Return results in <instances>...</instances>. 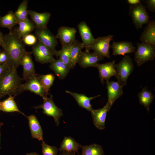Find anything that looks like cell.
Masks as SVG:
<instances>
[{
  "mask_svg": "<svg viewBox=\"0 0 155 155\" xmlns=\"http://www.w3.org/2000/svg\"><path fill=\"white\" fill-rule=\"evenodd\" d=\"M23 80L17 70L9 69L0 78V98L8 95L16 96Z\"/></svg>",
  "mask_w": 155,
  "mask_h": 155,
  "instance_id": "2",
  "label": "cell"
},
{
  "mask_svg": "<svg viewBox=\"0 0 155 155\" xmlns=\"http://www.w3.org/2000/svg\"><path fill=\"white\" fill-rule=\"evenodd\" d=\"M65 92L72 96L80 106L90 113L93 110L90 104L91 101L100 96L99 95L93 97H88L85 94L73 92L69 90H66Z\"/></svg>",
  "mask_w": 155,
  "mask_h": 155,
  "instance_id": "21",
  "label": "cell"
},
{
  "mask_svg": "<svg viewBox=\"0 0 155 155\" xmlns=\"http://www.w3.org/2000/svg\"><path fill=\"white\" fill-rule=\"evenodd\" d=\"M43 155H57L58 149L55 146H51L42 142L41 144Z\"/></svg>",
  "mask_w": 155,
  "mask_h": 155,
  "instance_id": "34",
  "label": "cell"
},
{
  "mask_svg": "<svg viewBox=\"0 0 155 155\" xmlns=\"http://www.w3.org/2000/svg\"><path fill=\"white\" fill-rule=\"evenodd\" d=\"M72 44L62 46L61 50L56 51L54 55L57 57L59 56V58L70 69H71L70 57Z\"/></svg>",
  "mask_w": 155,
  "mask_h": 155,
  "instance_id": "31",
  "label": "cell"
},
{
  "mask_svg": "<svg viewBox=\"0 0 155 155\" xmlns=\"http://www.w3.org/2000/svg\"><path fill=\"white\" fill-rule=\"evenodd\" d=\"M128 3L130 5H135L141 3L140 0H127Z\"/></svg>",
  "mask_w": 155,
  "mask_h": 155,
  "instance_id": "39",
  "label": "cell"
},
{
  "mask_svg": "<svg viewBox=\"0 0 155 155\" xmlns=\"http://www.w3.org/2000/svg\"><path fill=\"white\" fill-rule=\"evenodd\" d=\"M76 32L75 28L61 26L58 28L55 36L60 40L62 46H65L71 44L76 40Z\"/></svg>",
  "mask_w": 155,
  "mask_h": 155,
  "instance_id": "12",
  "label": "cell"
},
{
  "mask_svg": "<svg viewBox=\"0 0 155 155\" xmlns=\"http://www.w3.org/2000/svg\"><path fill=\"white\" fill-rule=\"evenodd\" d=\"M4 35L2 32L0 30V44L2 45L3 42Z\"/></svg>",
  "mask_w": 155,
  "mask_h": 155,
  "instance_id": "41",
  "label": "cell"
},
{
  "mask_svg": "<svg viewBox=\"0 0 155 155\" xmlns=\"http://www.w3.org/2000/svg\"><path fill=\"white\" fill-rule=\"evenodd\" d=\"M0 99H1V98H0ZM0 111H1V110H0Z\"/></svg>",
  "mask_w": 155,
  "mask_h": 155,
  "instance_id": "45",
  "label": "cell"
},
{
  "mask_svg": "<svg viewBox=\"0 0 155 155\" xmlns=\"http://www.w3.org/2000/svg\"><path fill=\"white\" fill-rule=\"evenodd\" d=\"M32 53L37 62L42 64L51 63L55 59L51 51L38 41L32 47Z\"/></svg>",
  "mask_w": 155,
  "mask_h": 155,
  "instance_id": "7",
  "label": "cell"
},
{
  "mask_svg": "<svg viewBox=\"0 0 155 155\" xmlns=\"http://www.w3.org/2000/svg\"><path fill=\"white\" fill-rule=\"evenodd\" d=\"M59 155H76L75 153L73 152H62Z\"/></svg>",
  "mask_w": 155,
  "mask_h": 155,
  "instance_id": "40",
  "label": "cell"
},
{
  "mask_svg": "<svg viewBox=\"0 0 155 155\" xmlns=\"http://www.w3.org/2000/svg\"><path fill=\"white\" fill-rule=\"evenodd\" d=\"M108 100L106 103L111 108L116 100L123 94V87L117 82L106 81Z\"/></svg>",
  "mask_w": 155,
  "mask_h": 155,
  "instance_id": "15",
  "label": "cell"
},
{
  "mask_svg": "<svg viewBox=\"0 0 155 155\" xmlns=\"http://www.w3.org/2000/svg\"><path fill=\"white\" fill-rule=\"evenodd\" d=\"M1 46V45L0 44V46ZM1 51V50H0V52Z\"/></svg>",
  "mask_w": 155,
  "mask_h": 155,
  "instance_id": "44",
  "label": "cell"
},
{
  "mask_svg": "<svg viewBox=\"0 0 155 155\" xmlns=\"http://www.w3.org/2000/svg\"><path fill=\"white\" fill-rule=\"evenodd\" d=\"M16 96H10L6 99L0 102V110L4 112H18L26 117L24 113L18 109L16 103L14 100Z\"/></svg>",
  "mask_w": 155,
  "mask_h": 155,
  "instance_id": "27",
  "label": "cell"
},
{
  "mask_svg": "<svg viewBox=\"0 0 155 155\" xmlns=\"http://www.w3.org/2000/svg\"><path fill=\"white\" fill-rule=\"evenodd\" d=\"M81 145L70 136H65L58 149L60 152L78 153Z\"/></svg>",
  "mask_w": 155,
  "mask_h": 155,
  "instance_id": "24",
  "label": "cell"
},
{
  "mask_svg": "<svg viewBox=\"0 0 155 155\" xmlns=\"http://www.w3.org/2000/svg\"><path fill=\"white\" fill-rule=\"evenodd\" d=\"M113 35H109L95 39L91 45V50L104 58L110 59V42L113 39Z\"/></svg>",
  "mask_w": 155,
  "mask_h": 155,
  "instance_id": "10",
  "label": "cell"
},
{
  "mask_svg": "<svg viewBox=\"0 0 155 155\" xmlns=\"http://www.w3.org/2000/svg\"><path fill=\"white\" fill-rule=\"evenodd\" d=\"M111 47L112 49V55H124L125 54L134 52L136 48L132 43L128 41H113Z\"/></svg>",
  "mask_w": 155,
  "mask_h": 155,
  "instance_id": "19",
  "label": "cell"
},
{
  "mask_svg": "<svg viewBox=\"0 0 155 155\" xmlns=\"http://www.w3.org/2000/svg\"><path fill=\"white\" fill-rule=\"evenodd\" d=\"M28 12L36 28L47 27L51 16L49 12L38 13L32 10H28Z\"/></svg>",
  "mask_w": 155,
  "mask_h": 155,
  "instance_id": "20",
  "label": "cell"
},
{
  "mask_svg": "<svg viewBox=\"0 0 155 155\" xmlns=\"http://www.w3.org/2000/svg\"><path fill=\"white\" fill-rule=\"evenodd\" d=\"M3 123L2 122H0V149H1V146H0V136H1V131H0V129H1V127L3 125Z\"/></svg>",
  "mask_w": 155,
  "mask_h": 155,
  "instance_id": "43",
  "label": "cell"
},
{
  "mask_svg": "<svg viewBox=\"0 0 155 155\" xmlns=\"http://www.w3.org/2000/svg\"><path fill=\"white\" fill-rule=\"evenodd\" d=\"M82 149L81 155H104L102 147L96 144L88 145H80Z\"/></svg>",
  "mask_w": 155,
  "mask_h": 155,
  "instance_id": "30",
  "label": "cell"
},
{
  "mask_svg": "<svg viewBox=\"0 0 155 155\" xmlns=\"http://www.w3.org/2000/svg\"><path fill=\"white\" fill-rule=\"evenodd\" d=\"M32 53V52L26 51L22 58L20 62V65H22L23 67L22 78L23 81H26L37 74L34 69V65L31 57Z\"/></svg>",
  "mask_w": 155,
  "mask_h": 155,
  "instance_id": "14",
  "label": "cell"
},
{
  "mask_svg": "<svg viewBox=\"0 0 155 155\" xmlns=\"http://www.w3.org/2000/svg\"><path fill=\"white\" fill-rule=\"evenodd\" d=\"M115 61L113 60L105 63H98L96 67L98 69L101 82L104 84V80L108 81L113 76H117V73L115 67Z\"/></svg>",
  "mask_w": 155,
  "mask_h": 155,
  "instance_id": "13",
  "label": "cell"
},
{
  "mask_svg": "<svg viewBox=\"0 0 155 155\" xmlns=\"http://www.w3.org/2000/svg\"><path fill=\"white\" fill-rule=\"evenodd\" d=\"M35 109L42 108L43 113L47 115L53 117L57 126L59 124L60 118L63 115L62 110L58 107L54 102L53 96L46 98L42 104L33 107Z\"/></svg>",
  "mask_w": 155,
  "mask_h": 155,
  "instance_id": "6",
  "label": "cell"
},
{
  "mask_svg": "<svg viewBox=\"0 0 155 155\" xmlns=\"http://www.w3.org/2000/svg\"><path fill=\"white\" fill-rule=\"evenodd\" d=\"M134 52V61L138 66L146 62L153 61L155 57V46L137 42Z\"/></svg>",
  "mask_w": 155,
  "mask_h": 155,
  "instance_id": "4",
  "label": "cell"
},
{
  "mask_svg": "<svg viewBox=\"0 0 155 155\" xmlns=\"http://www.w3.org/2000/svg\"><path fill=\"white\" fill-rule=\"evenodd\" d=\"M20 86L18 94L26 90H28L41 96L44 100L47 95L42 87L40 81V75L37 74L29 79Z\"/></svg>",
  "mask_w": 155,
  "mask_h": 155,
  "instance_id": "9",
  "label": "cell"
},
{
  "mask_svg": "<svg viewBox=\"0 0 155 155\" xmlns=\"http://www.w3.org/2000/svg\"><path fill=\"white\" fill-rule=\"evenodd\" d=\"M28 2V0H23L19 4L17 9L14 13L18 22L28 18L27 10Z\"/></svg>",
  "mask_w": 155,
  "mask_h": 155,
  "instance_id": "32",
  "label": "cell"
},
{
  "mask_svg": "<svg viewBox=\"0 0 155 155\" xmlns=\"http://www.w3.org/2000/svg\"><path fill=\"white\" fill-rule=\"evenodd\" d=\"M18 24L19 26L15 30L21 38L25 35L30 34L36 28L32 21L28 18L20 21Z\"/></svg>",
  "mask_w": 155,
  "mask_h": 155,
  "instance_id": "25",
  "label": "cell"
},
{
  "mask_svg": "<svg viewBox=\"0 0 155 155\" xmlns=\"http://www.w3.org/2000/svg\"><path fill=\"white\" fill-rule=\"evenodd\" d=\"M1 16H0V17Z\"/></svg>",
  "mask_w": 155,
  "mask_h": 155,
  "instance_id": "46",
  "label": "cell"
},
{
  "mask_svg": "<svg viewBox=\"0 0 155 155\" xmlns=\"http://www.w3.org/2000/svg\"><path fill=\"white\" fill-rule=\"evenodd\" d=\"M129 13L136 29L141 28L144 24H147L149 17L146 7L141 3L130 6Z\"/></svg>",
  "mask_w": 155,
  "mask_h": 155,
  "instance_id": "5",
  "label": "cell"
},
{
  "mask_svg": "<svg viewBox=\"0 0 155 155\" xmlns=\"http://www.w3.org/2000/svg\"><path fill=\"white\" fill-rule=\"evenodd\" d=\"M115 67L117 73V82L123 87L127 84L128 78L133 70L132 59L129 56L126 55L119 62L115 64Z\"/></svg>",
  "mask_w": 155,
  "mask_h": 155,
  "instance_id": "3",
  "label": "cell"
},
{
  "mask_svg": "<svg viewBox=\"0 0 155 155\" xmlns=\"http://www.w3.org/2000/svg\"><path fill=\"white\" fill-rule=\"evenodd\" d=\"M18 24L14 13L11 11H9L5 16L0 17V26L4 28H6L11 31L14 26Z\"/></svg>",
  "mask_w": 155,
  "mask_h": 155,
  "instance_id": "29",
  "label": "cell"
},
{
  "mask_svg": "<svg viewBox=\"0 0 155 155\" xmlns=\"http://www.w3.org/2000/svg\"><path fill=\"white\" fill-rule=\"evenodd\" d=\"M35 33L38 40L49 48L54 55L55 47L58 44L56 36L47 27L36 28Z\"/></svg>",
  "mask_w": 155,
  "mask_h": 155,
  "instance_id": "8",
  "label": "cell"
},
{
  "mask_svg": "<svg viewBox=\"0 0 155 155\" xmlns=\"http://www.w3.org/2000/svg\"><path fill=\"white\" fill-rule=\"evenodd\" d=\"M138 96L140 104L143 105L149 112L150 106L154 99V96L147 89V87H145L138 93Z\"/></svg>",
  "mask_w": 155,
  "mask_h": 155,
  "instance_id": "28",
  "label": "cell"
},
{
  "mask_svg": "<svg viewBox=\"0 0 155 155\" xmlns=\"http://www.w3.org/2000/svg\"><path fill=\"white\" fill-rule=\"evenodd\" d=\"M141 43L155 46V21L149 20L140 38Z\"/></svg>",
  "mask_w": 155,
  "mask_h": 155,
  "instance_id": "18",
  "label": "cell"
},
{
  "mask_svg": "<svg viewBox=\"0 0 155 155\" xmlns=\"http://www.w3.org/2000/svg\"><path fill=\"white\" fill-rule=\"evenodd\" d=\"M1 46L7 53V63L9 69L17 70L22 58L26 51L22 38L15 29L4 35Z\"/></svg>",
  "mask_w": 155,
  "mask_h": 155,
  "instance_id": "1",
  "label": "cell"
},
{
  "mask_svg": "<svg viewBox=\"0 0 155 155\" xmlns=\"http://www.w3.org/2000/svg\"><path fill=\"white\" fill-rule=\"evenodd\" d=\"M25 155H40L36 152H32L26 154Z\"/></svg>",
  "mask_w": 155,
  "mask_h": 155,
  "instance_id": "42",
  "label": "cell"
},
{
  "mask_svg": "<svg viewBox=\"0 0 155 155\" xmlns=\"http://www.w3.org/2000/svg\"><path fill=\"white\" fill-rule=\"evenodd\" d=\"M111 108L106 104L102 108L93 109L91 113L93 123L97 129L103 130L105 128V122L107 113Z\"/></svg>",
  "mask_w": 155,
  "mask_h": 155,
  "instance_id": "17",
  "label": "cell"
},
{
  "mask_svg": "<svg viewBox=\"0 0 155 155\" xmlns=\"http://www.w3.org/2000/svg\"><path fill=\"white\" fill-rule=\"evenodd\" d=\"M8 59L6 51L4 50L0 52V65L7 63Z\"/></svg>",
  "mask_w": 155,
  "mask_h": 155,
  "instance_id": "36",
  "label": "cell"
},
{
  "mask_svg": "<svg viewBox=\"0 0 155 155\" xmlns=\"http://www.w3.org/2000/svg\"><path fill=\"white\" fill-rule=\"evenodd\" d=\"M49 67L59 79L61 80L66 77L70 70L60 58L55 59L50 63Z\"/></svg>",
  "mask_w": 155,
  "mask_h": 155,
  "instance_id": "22",
  "label": "cell"
},
{
  "mask_svg": "<svg viewBox=\"0 0 155 155\" xmlns=\"http://www.w3.org/2000/svg\"><path fill=\"white\" fill-rule=\"evenodd\" d=\"M146 7L150 11L155 12V0H146L145 1Z\"/></svg>",
  "mask_w": 155,
  "mask_h": 155,
  "instance_id": "37",
  "label": "cell"
},
{
  "mask_svg": "<svg viewBox=\"0 0 155 155\" xmlns=\"http://www.w3.org/2000/svg\"><path fill=\"white\" fill-rule=\"evenodd\" d=\"M55 76L53 73L40 75V84L47 95L49 91L53 84Z\"/></svg>",
  "mask_w": 155,
  "mask_h": 155,
  "instance_id": "33",
  "label": "cell"
},
{
  "mask_svg": "<svg viewBox=\"0 0 155 155\" xmlns=\"http://www.w3.org/2000/svg\"><path fill=\"white\" fill-rule=\"evenodd\" d=\"M22 39L23 44L28 46H33L37 42L35 35L30 34L25 35Z\"/></svg>",
  "mask_w": 155,
  "mask_h": 155,
  "instance_id": "35",
  "label": "cell"
},
{
  "mask_svg": "<svg viewBox=\"0 0 155 155\" xmlns=\"http://www.w3.org/2000/svg\"><path fill=\"white\" fill-rule=\"evenodd\" d=\"M84 48L82 42L75 40L72 44L70 51V62L71 69L74 68L77 63L82 50Z\"/></svg>",
  "mask_w": 155,
  "mask_h": 155,
  "instance_id": "26",
  "label": "cell"
},
{
  "mask_svg": "<svg viewBox=\"0 0 155 155\" xmlns=\"http://www.w3.org/2000/svg\"><path fill=\"white\" fill-rule=\"evenodd\" d=\"M9 69L7 63L0 65V78Z\"/></svg>",
  "mask_w": 155,
  "mask_h": 155,
  "instance_id": "38",
  "label": "cell"
},
{
  "mask_svg": "<svg viewBox=\"0 0 155 155\" xmlns=\"http://www.w3.org/2000/svg\"><path fill=\"white\" fill-rule=\"evenodd\" d=\"M77 28L85 50L89 51L91 50V45L95 39L90 27L85 22L82 21L78 24Z\"/></svg>",
  "mask_w": 155,
  "mask_h": 155,
  "instance_id": "16",
  "label": "cell"
},
{
  "mask_svg": "<svg viewBox=\"0 0 155 155\" xmlns=\"http://www.w3.org/2000/svg\"><path fill=\"white\" fill-rule=\"evenodd\" d=\"M104 58V57L94 52L90 53L85 50L81 52L77 63L83 68L96 67L98 62Z\"/></svg>",
  "mask_w": 155,
  "mask_h": 155,
  "instance_id": "11",
  "label": "cell"
},
{
  "mask_svg": "<svg viewBox=\"0 0 155 155\" xmlns=\"http://www.w3.org/2000/svg\"><path fill=\"white\" fill-rule=\"evenodd\" d=\"M32 138L44 142L43 132L41 126L36 117L31 115L27 117Z\"/></svg>",
  "mask_w": 155,
  "mask_h": 155,
  "instance_id": "23",
  "label": "cell"
}]
</instances>
